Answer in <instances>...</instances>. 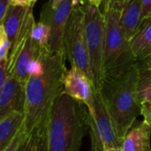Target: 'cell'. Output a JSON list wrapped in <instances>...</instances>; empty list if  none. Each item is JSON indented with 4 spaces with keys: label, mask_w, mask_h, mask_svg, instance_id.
Returning <instances> with one entry per match:
<instances>
[{
    "label": "cell",
    "mask_w": 151,
    "mask_h": 151,
    "mask_svg": "<svg viewBox=\"0 0 151 151\" xmlns=\"http://www.w3.org/2000/svg\"><path fill=\"white\" fill-rule=\"evenodd\" d=\"M42 70L29 76L26 83V101L23 129L27 135L48 122L55 100L63 92L64 78L67 71L65 54L51 52L42 47Z\"/></svg>",
    "instance_id": "1"
},
{
    "label": "cell",
    "mask_w": 151,
    "mask_h": 151,
    "mask_svg": "<svg viewBox=\"0 0 151 151\" xmlns=\"http://www.w3.org/2000/svg\"><path fill=\"white\" fill-rule=\"evenodd\" d=\"M140 75L141 67L135 63L104 77L99 88L121 142L142 114V103L138 95Z\"/></svg>",
    "instance_id": "2"
},
{
    "label": "cell",
    "mask_w": 151,
    "mask_h": 151,
    "mask_svg": "<svg viewBox=\"0 0 151 151\" xmlns=\"http://www.w3.org/2000/svg\"><path fill=\"white\" fill-rule=\"evenodd\" d=\"M87 128L86 105L61 93L48 119L47 151H79Z\"/></svg>",
    "instance_id": "3"
},
{
    "label": "cell",
    "mask_w": 151,
    "mask_h": 151,
    "mask_svg": "<svg viewBox=\"0 0 151 151\" xmlns=\"http://www.w3.org/2000/svg\"><path fill=\"white\" fill-rule=\"evenodd\" d=\"M104 3L105 35L103 65L104 75L106 77L115 74L137 62L121 26V10L107 2L104 1Z\"/></svg>",
    "instance_id": "4"
},
{
    "label": "cell",
    "mask_w": 151,
    "mask_h": 151,
    "mask_svg": "<svg viewBox=\"0 0 151 151\" xmlns=\"http://www.w3.org/2000/svg\"><path fill=\"white\" fill-rule=\"evenodd\" d=\"M85 35L90 62L94 88L99 89L104 81V47L105 35V20L104 12L99 8L83 3Z\"/></svg>",
    "instance_id": "5"
},
{
    "label": "cell",
    "mask_w": 151,
    "mask_h": 151,
    "mask_svg": "<svg viewBox=\"0 0 151 151\" xmlns=\"http://www.w3.org/2000/svg\"><path fill=\"white\" fill-rule=\"evenodd\" d=\"M91 151H104L122 146L113 122L99 89L94 88L90 101L86 104Z\"/></svg>",
    "instance_id": "6"
},
{
    "label": "cell",
    "mask_w": 151,
    "mask_h": 151,
    "mask_svg": "<svg viewBox=\"0 0 151 151\" xmlns=\"http://www.w3.org/2000/svg\"><path fill=\"white\" fill-rule=\"evenodd\" d=\"M64 50L71 66L84 73L93 81L85 35L83 3L81 4L79 2L74 5L68 19L64 36Z\"/></svg>",
    "instance_id": "7"
},
{
    "label": "cell",
    "mask_w": 151,
    "mask_h": 151,
    "mask_svg": "<svg viewBox=\"0 0 151 151\" xmlns=\"http://www.w3.org/2000/svg\"><path fill=\"white\" fill-rule=\"evenodd\" d=\"M34 6L10 5L6 15L0 23L11 42L12 49L9 56V73L13 66L22 47L28 36L31 35L32 28L35 23L33 15Z\"/></svg>",
    "instance_id": "8"
},
{
    "label": "cell",
    "mask_w": 151,
    "mask_h": 151,
    "mask_svg": "<svg viewBox=\"0 0 151 151\" xmlns=\"http://www.w3.org/2000/svg\"><path fill=\"white\" fill-rule=\"evenodd\" d=\"M80 0H65L57 8L52 9L50 1L46 3L41 12L40 21L50 27L51 35L48 48L51 52H64V36L68 19L74 5Z\"/></svg>",
    "instance_id": "9"
},
{
    "label": "cell",
    "mask_w": 151,
    "mask_h": 151,
    "mask_svg": "<svg viewBox=\"0 0 151 151\" xmlns=\"http://www.w3.org/2000/svg\"><path fill=\"white\" fill-rule=\"evenodd\" d=\"M26 84L10 75L0 88V119L12 112L25 111Z\"/></svg>",
    "instance_id": "10"
},
{
    "label": "cell",
    "mask_w": 151,
    "mask_h": 151,
    "mask_svg": "<svg viewBox=\"0 0 151 151\" xmlns=\"http://www.w3.org/2000/svg\"><path fill=\"white\" fill-rule=\"evenodd\" d=\"M93 89V81L84 73L75 67H71L66 71L64 78L63 94L86 105L92 97Z\"/></svg>",
    "instance_id": "11"
},
{
    "label": "cell",
    "mask_w": 151,
    "mask_h": 151,
    "mask_svg": "<svg viewBox=\"0 0 151 151\" xmlns=\"http://www.w3.org/2000/svg\"><path fill=\"white\" fill-rule=\"evenodd\" d=\"M129 44L138 65L144 68L151 66V18L142 22Z\"/></svg>",
    "instance_id": "12"
},
{
    "label": "cell",
    "mask_w": 151,
    "mask_h": 151,
    "mask_svg": "<svg viewBox=\"0 0 151 151\" xmlns=\"http://www.w3.org/2000/svg\"><path fill=\"white\" fill-rule=\"evenodd\" d=\"M42 48L37 44L30 36L25 41L23 47L10 71V75H13L22 83L26 84L29 76H28V66L32 60L38 58Z\"/></svg>",
    "instance_id": "13"
},
{
    "label": "cell",
    "mask_w": 151,
    "mask_h": 151,
    "mask_svg": "<svg viewBox=\"0 0 151 151\" xmlns=\"http://www.w3.org/2000/svg\"><path fill=\"white\" fill-rule=\"evenodd\" d=\"M151 127L145 121L133 127L122 142L124 151H151Z\"/></svg>",
    "instance_id": "14"
},
{
    "label": "cell",
    "mask_w": 151,
    "mask_h": 151,
    "mask_svg": "<svg viewBox=\"0 0 151 151\" xmlns=\"http://www.w3.org/2000/svg\"><path fill=\"white\" fill-rule=\"evenodd\" d=\"M120 21L126 37L129 41L142 22L141 0H129L121 9Z\"/></svg>",
    "instance_id": "15"
},
{
    "label": "cell",
    "mask_w": 151,
    "mask_h": 151,
    "mask_svg": "<svg viewBox=\"0 0 151 151\" xmlns=\"http://www.w3.org/2000/svg\"><path fill=\"white\" fill-rule=\"evenodd\" d=\"M24 113L12 112L0 119V151H4L23 128Z\"/></svg>",
    "instance_id": "16"
},
{
    "label": "cell",
    "mask_w": 151,
    "mask_h": 151,
    "mask_svg": "<svg viewBox=\"0 0 151 151\" xmlns=\"http://www.w3.org/2000/svg\"><path fill=\"white\" fill-rule=\"evenodd\" d=\"M138 95L142 104H151V73L147 68L141 67Z\"/></svg>",
    "instance_id": "17"
},
{
    "label": "cell",
    "mask_w": 151,
    "mask_h": 151,
    "mask_svg": "<svg viewBox=\"0 0 151 151\" xmlns=\"http://www.w3.org/2000/svg\"><path fill=\"white\" fill-rule=\"evenodd\" d=\"M50 35L51 31L49 25L42 21L35 23L32 28L31 37L41 47H48L50 39Z\"/></svg>",
    "instance_id": "18"
},
{
    "label": "cell",
    "mask_w": 151,
    "mask_h": 151,
    "mask_svg": "<svg viewBox=\"0 0 151 151\" xmlns=\"http://www.w3.org/2000/svg\"><path fill=\"white\" fill-rule=\"evenodd\" d=\"M46 124H44L42 127L37 128V129H35L34 132H32L28 135H26L25 138L23 139L20 146L19 147L18 151H36L42 131Z\"/></svg>",
    "instance_id": "19"
},
{
    "label": "cell",
    "mask_w": 151,
    "mask_h": 151,
    "mask_svg": "<svg viewBox=\"0 0 151 151\" xmlns=\"http://www.w3.org/2000/svg\"><path fill=\"white\" fill-rule=\"evenodd\" d=\"M11 49V42L4 31V27L0 25V63H5L8 65Z\"/></svg>",
    "instance_id": "20"
},
{
    "label": "cell",
    "mask_w": 151,
    "mask_h": 151,
    "mask_svg": "<svg viewBox=\"0 0 151 151\" xmlns=\"http://www.w3.org/2000/svg\"><path fill=\"white\" fill-rule=\"evenodd\" d=\"M26 135L27 134L24 132V129L22 128L17 134V135L14 137V139L11 142V143L5 148V150L4 151H18L19 147L20 146V144H21V142H22V141H23V139L25 138Z\"/></svg>",
    "instance_id": "21"
},
{
    "label": "cell",
    "mask_w": 151,
    "mask_h": 151,
    "mask_svg": "<svg viewBox=\"0 0 151 151\" xmlns=\"http://www.w3.org/2000/svg\"><path fill=\"white\" fill-rule=\"evenodd\" d=\"M48 124V123H47ZM47 124L45 125V127H43L41 136H40V140L37 145V149L36 151H47L48 150V142H47Z\"/></svg>",
    "instance_id": "22"
},
{
    "label": "cell",
    "mask_w": 151,
    "mask_h": 151,
    "mask_svg": "<svg viewBox=\"0 0 151 151\" xmlns=\"http://www.w3.org/2000/svg\"><path fill=\"white\" fill-rule=\"evenodd\" d=\"M142 115L144 118L143 121H145L151 127V104H142Z\"/></svg>",
    "instance_id": "23"
},
{
    "label": "cell",
    "mask_w": 151,
    "mask_h": 151,
    "mask_svg": "<svg viewBox=\"0 0 151 151\" xmlns=\"http://www.w3.org/2000/svg\"><path fill=\"white\" fill-rule=\"evenodd\" d=\"M142 10V21L151 18V0H141Z\"/></svg>",
    "instance_id": "24"
},
{
    "label": "cell",
    "mask_w": 151,
    "mask_h": 151,
    "mask_svg": "<svg viewBox=\"0 0 151 151\" xmlns=\"http://www.w3.org/2000/svg\"><path fill=\"white\" fill-rule=\"evenodd\" d=\"M10 5V0H0V23L3 22Z\"/></svg>",
    "instance_id": "25"
},
{
    "label": "cell",
    "mask_w": 151,
    "mask_h": 151,
    "mask_svg": "<svg viewBox=\"0 0 151 151\" xmlns=\"http://www.w3.org/2000/svg\"><path fill=\"white\" fill-rule=\"evenodd\" d=\"M37 0H10L12 5H21V6H34Z\"/></svg>",
    "instance_id": "26"
},
{
    "label": "cell",
    "mask_w": 151,
    "mask_h": 151,
    "mask_svg": "<svg viewBox=\"0 0 151 151\" xmlns=\"http://www.w3.org/2000/svg\"><path fill=\"white\" fill-rule=\"evenodd\" d=\"M104 2L109 3L110 4H111L114 7H117L119 9H122V7L129 1V0H104Z\"/></svg>",
    "instance_id": "27"
},
{
    "label": "cell",
    "mask_w": 151,
    "mask_h": 151,
    "mask_svg": "<svg viewBox=\"0 0 151 151\" xmlns=\"http://www.w3.org/2000/svg\"><path fill=\"white\" fill-rule=\"evenodd\" d=\"M64 1H65V0H50V6H51L52 9H55V8H57L61 3H63Z\"/></svg>",
    "instance_id": "28"
},
{
    "label": "cell",
    "mask_w": 151,
    "mask_h": 151,
    "mask_svg": "<svg viewBox=\"0 0 151 151\" xmlns=\"http://www.w3.org/2000/svg\"><path fill=\"white\" fill-rule=\"evenodd\" d=\"M103 1L104 0H87V2H88L90 4H92V5H94V6H96L97 8L100 7V5H101Z\"/></svg>",
    "instance_id": "29"
},
{
    "label": "cell",
    "mask_w": 151,
    "mask_h": 151,
    "mask_svg": "<svg viewBox=\"0 0 151 151\" xmlns=\"http://www.w3.org/2000/svg\"><path fill=\"white\" fill-rule=\"evenodd\" d=\"M104 151H124L122 150L121 147H119V148H111V149H109V150H106Z\"/></svg>",
    "instance_id": "30"
},
{
    "label": "cell",
    "mask_w": 151,
    "mask_h": 151,
    "mask_svg": "<svg viewBox=\"0 0 151 151\" xmlns=\"http://www.w3.org/2000/svg\"><path fill=\"white\" fill-rule=\"evenodd\" d=\"M143 68H144V67H143ZM147 69L150 72V73H151V66H150V67H149V68H147Z\"/></svg>",
    "instance_id": "31"
}]
</instances>
